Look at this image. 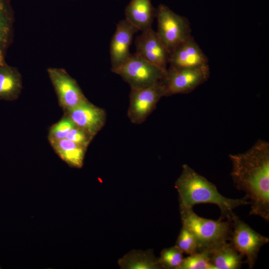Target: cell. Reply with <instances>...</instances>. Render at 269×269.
I'll return each mask as SVG.
<instances>
[{"instance_id":"cell-1","label":"cell","mask_w":269,"mask_h":269,"mask_svg":"<svg viewBox=\"0 0 269 269\" xmlns=\"http://www.w3.org/2000/svg\"><path fill=\"white\" fill-rule=\"evenodd\" d=\"M231 176L236 188L245 193L250 214L269 221V143L258 140L247 151L230 154Z\"/></svg>"},{"instance_id":"cell-2","label":"cell","mask_w":269,"mask_h":269,"mask_svg":"<svg viewBox=\"0 0 269 269\" xmlns=\"http://www.w3.org/2000/svg\"><path fill=\"white\" fill-rule=\"evenodd\" d=\"M175 187L179 195V208H193L198 204H214L220 210L221 219H230L235 208L250 204L245 197L241 199L224 197L214 184L187 164L182 166Z\"/></svg>"},{"instance_id":"cell-3","label":"cell","mask_w":269,"mask_h":269,"mask_svg":"<svg viewBox=\"0 0 269 269\" xmlns=\"http://www.w3.org/2000/svg\"><path fill=\"white\" fill-rule=\"evenodd\" d=\"M179 209L182 226L195 236L200 245V251L230 241L232 231L230 219L214 220L199 216L193 208Z\"/></svg>"},{"instance_id":"cell-4","label":"cell","mask_w":269,"mask_h":269,"mask_svg":"<svg viewBox=\"0 0 269 269\" xmlns=\"http://www.w3.org/2000/svg\"><path fill=\"white\" fill-rule=\"evenodd\" d=\"M155 15L157 20L156 32L170 55L191 36L189 22L187 18L175 13L164 4L158 6Z\"/></svg>"},{"instance_id":"cell-5","label":"cell","mask_w":269,"mask_h":269,"mask_svg":"<svg viewBox=\"0 0 269 269\" xmlns=\"http://www.w3.org/2000/svg\"><path fill=\"white\" fill-rule=\"evenodd\" d=\"M120 75L131 89H139L162 80L166 75L136 53L130 56L117 68L112 70Z\"/></svg>"},{"instance_id":"cell-6","label":"cell","mask_w":269,"mask_h":269,"mask_svg":"<svg viewBox=\"0 0 269 269\" xmlns=\"http://www.w3.org/2000/svg\"><path fill=\"white\" fill-rule=\"evenodd\" d=\"M232 231L230 243L244 257L245 263L251 269L254 267L261 248L269 242V239L262 236L240 220L234 213L230 217Z\"/></svg>"},{"instance_id":"cell-7","label":"cell","mask_w":269,"mask_h":269,"mask_svg":"<svg viewBox=\"0 0 269 269\" xmlns=\"http://www.w3.org/2000/svg\"><path fill=\"white\" fill-rule=\"evenodd\" d=\"M209 76L208 65L192 68H168L162 80L165 96L190 93L207 81Z\"/></svg>"},{"instance_id":"cell-8","label":"cell","mask_w":269,"mask_h":269,"mask_svg":"<svg viewBox=\"0 0 269 269\" xmlns=\"http://www.w3.org/2000/svg\"><path fill=\"white\" fill-rule=\"evenodd\" d=\"M163 96L165 94L162 80L144 88L131 89L128 112L131 122L143 123Z\"/></svg>"},{"instance_id":"cell-9","label":"cell","mask_w":269,"mask_h":269,"mask_svg":"<svg viewBox=\"0 0 269 269\" xmlns=\"http://www.w3.org/2000/svg\"><path fill=\"white\" fill-rule=\"evenodd\" d=\"M141 32L135 39L136 53L166 74L169 57L166 48L152 28Z\"/></svg>"},{"instance_id":"cell-10","label":"cell","mask_w":269,"mask_h":269,"mask_svg":"<svg viewBox=\"0 0 269 269\" xmlns=\"http://www.w3.org/2000/svg\"><path fill=\"white\" fill-rule=\"evenodd\" d=\"M47 72L59 102L65 110L77 106L87 99L77 82L65 70L49 68Z\"/></svg>"},{"instance_id":"cell-11","label":"cell","mask_w":269,"mask_h":269,"mask_svg":"<svg viewBox=\"0 0 269 269\" xmlns=\"http://www.w3.org/2000/svg\"><path fill=\"white\" fill-rule=\"evenodd\" d=\"M75 125L94 137L104 127L106 114L105 111L89 102L87 99L66 110Z\"/></svg>"},{"instance_id":"cell-12","label":"cell","mask_w":269,"mask_h":269,"mask_svg":"<svg viewBox=\"0 0 269 269\" xmlns=\"http://www.w3.org/2000/svg\"><path fill=\"white\" fill-rule=\"evenodd\" d=\"M138 30L126 19L119 22L110 43L111 70L130 56V47L134 34Z\"/></svg>"},{"instance_id":"cell-13","label":"cell","mask_w":269,"mask_h":269,"mask_svg":"<svg viewBox=\"0 0 269 269\" xmlns=\"http://www.w3.org/2000/svg\"><path fill=\"white\" fill-rule=\"evenodd\" d=\"M169 68L197 67L208 65L207 57L191 35L169 55Z\"/></svg>"},{"instance_id":"cell-14","label":"cell","mask_w":269,"mask_h":269,"mask_svg":"<svg viewBox=\"0 0 269 269\" xmlns=\"http://www.w3.org/2000/svg\"><path fill=\"white\" fill-rule=\"evenodd\" d=\"M154 14L150 0H131L125 10V19L142 31L151 28Z\"/></svg>"},{"instance_id":"cell-15","label":"cell","mask_w":269,"mask_h":269,"mask_svg":"<svg viewBox=\"0 0 269 269\" xmlns=\"http://www.w3.org/2000/svg\"><path fill=\"white\" fill-rule=\"evenodd\" d=\"M207 250L215 269H239L243 263L244 257L230 243L226 242Z\"/></svg>"},{"instance_id":"cell-16","label":"cell","mask_w":269,"mask_h":269,"mask_svg":"<svg viewBox=\"0 0 269 269\" xmlns=\"http://www.w3.org/2000/svg\"><path fill=\"white\" fill-rule=\"evenodd\" d=\"M57 154L70 166L81 168L87 147L64 138L50 142Z\"/></svg>"},{"instance_id":"cell-17","label":"cell","mask_w":269,"mask_h":269,"mask_svg":"<svg viewBox=\"0 0 269 269\" xmlns=\"http://www.w3.org/2000/svg\"><path fill=\"white\" fill-rule=\"evenodd\" d=\"M22 88L21 76L18 71L4 63L0 64V99L16 98Z\"/></svg>"},{"instance_id":"cell-18","label":"cell","mask_w":269,"mask_h":269,"mask_svg":"<svg viewBox=\"0 0 269 269\" xmlns=\"http://www.w3.org/2000/svg\"><path fill=\"white\" fill-rule=\"evenodd\" d=\"M119 265L123 269H162L158 259L152 251H132L119 261Z\"/></svg>"},{"instance_id":"cell-19","label":"cell","mask_w":269,"mask_h":269,"mask_svg":"<svg viewBox=\"0 0 269 269\" xmlns=\"http://www.w3.org/2000/svg\"><path fill=\"white\" fill-rule=\"evenodd\" d=\"M11 26V15L6 0H0V64L3 63L4 51L10 38Z\"/></svg>"},{"instance_id":"cell-20","label":"cell","mask_w":269,"mask_h":269,"mask_svg":"<svg viewBox=\"0 0 269 269\" xmlns=\"http://www.w3.org/2000/svg\"><path fill=\"white\" fill-rule=\"evenodd\" d=\"M183 259V253L174 246L162 250L158 262L162 269H179Z\"/></svg>"},{"instance_id":"cell-21","label":"cell","mask_w":269,"mask_h":269,"mask_svg":"<svg viewBox=\"0 0 269 269\" xmlns=\"http://www.w3.org/2000/svg\"><path fill=\"white\" fill-rule=\"evenodd\" d=\"M175 246L188 255L200 250V247L195 236L186 228L182 226L175 243Z\"/></svg>"},{"instance_id":"cell-22","label":"cell","mask_w":269,"mask_h":269,"mask_svg":"<svg viewBox=\"0 0 269 269\" xmlns=\"http://www.w3.org/2000/svg\"><path fill=\"white\" fill-rule=\"evenodd\" d=\"M179 269H215L210 260L209 251L203 250L184 258Z\"/></svg>"},{"instance_id":"cell-23","label":"cell","mask_w":269,"mask_h":269,"mask_svg":"<svg viewBox=\"0 0 269 269\" xmlns=\"http://www.w3.org/2000/svg\"><path fill=\"white\" fill-rule=\"evenodd\" d=\"M75 126L71 119L66 116L50 128L49 133L50 142L65 138L68 133Z\"/></svg>"},{"instance_id":"cell-24","label":"cell","mask_w":269,"mask_h":269,"mask_svg":"<svg viewBox=\"0 0 269 269\" xmlns=\"http://www.w3.org/2000/svg\"><path fill=\"white\" fill-rule=\"evenodd\" d=\"M65 138L87 147L93 137L76 126L68 133Z\"/></svg>"},{"instance_id":"cell-25","label":"cell","mask_w":269,"mask_h":269,"mask_svg":"<svg viewBox=\"0 0 269 269\" xmlns=\"http://www.w3.org/2000/svg\"><path fill=\"white\" fill-rule=\"evenodd\" d=\"M0 269H1L0 266Z\"/></svg>"}]
</instances>
